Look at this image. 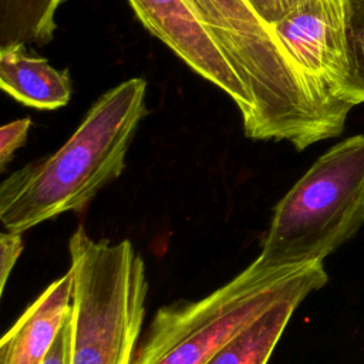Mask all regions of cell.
I'll list each match as a JSON object with an SVG mask.
<instances>
[{
  "instance_id": "5",
  "label": "cell",
  "mask_w": 364,
  "mask_h": 364,
  "mask_svg": "<svg viewBox=\"0 0 364 364\" xmlns=\"http://www.w3.org/2000/svg\"><path fill=\"white\" fill-rule=\"evenodd\" d=\"M364 225V135L324 152L277 202L256 260L323 262Z\"/></svg>"
},
{
  "instance_id": "9",
  "label": "cell",
  "mask_w": 364,
  "mask_h": 364,
  "mask_svg": "<svg viewBox=\"0 0 364 364\" xmlns=\"http://www.w3.org/2000/svg\"><path fill=\"white\" fill-rule=\"evenodd\" d=\"M26 44L0 46V87L18 102L55 109L71 98V80L67 70H57L46 58L26 53Z\"/></svg>"
},
{
  "instance_id": "10",
  "label": "cell",
  "mask_w": 364,
  "mask_h": 364,
  "mask_svg": "<svg viewBox=\"0 0 364 364\" xmlns=\"http://www.w3.org/2000/svg\"><path fill=\"white\" fill-rule=\"evenodd\" d=\"M307 296L301 291L274 303L229 338L205 364H267L293 313Z\"/></svg>"
},
{
  "instance_id": "12",
  "label": "cell",
  "mask_w": 364,
  "mask_h": 364,
  "mask_svg": "<svg viewBox=\"0 0 364 364\" xmlns=\"http://www.w3.org/2000/svg\"><path fill=\"white\" fill-rule=\"evenodd\" d=\"M346 41L350 67V94L364 102V0H344Z\"/></svg>"
},
{
  "instance_id": "4",
  "label": "cell",
  "mask_w": 364,
  "mask_h": 364,
  "mask_svg": "<svg viewBox=\"0 0 364 364\" xmlns=\"http://www.w3.org/2000/svg\"><path fill=\"white\" fill-rule=\"evenodd\" d=\"M327 280L323 262L274 267L255 259L206 297L161 307L134 364H205L270 306L296 293L310 294Z\"/></svg>"
},
{
  "instance_id": "14",
  "label": "cell",
  "mask_w": 364,
  "mask_h": 364,
  "mask_svg": "<svg viewBox=\"0 0 364 364\" xmlns=\"http://www.w3.org/2000/svg\"><path fill=\"white\" fill-rule=\"evenodd\" d=\"M24 249L20 232H4L0 235V291L6 289L9 276Z\"/></svg>"
},
{
  "instance_id": "3",
  "label": "cell",
  "mask_w": 364,
  "mask_h": 364,
  "mask_svg": "<svg viewBox=\"0 0 364 364\" xmlns=\"http://www.w3.org/2000/svg\"><path fill=\"white\" fill-rule=\"evenodd\" d=\"M68 250V364H134L148 294L144 259L129 240H95L84 226L70 237Z\"/></svg>"
},
{
  "instance_id": "8",
  "label": "cell",
  "mask_w": 364,
  "mask_h": 364,
  "mask_svg": "<svg viewBox=\"0 0 364 364\" xmlns=\"http://www.w3.org/2000/svg\"><path fill=\"white\" fill-rule=\"evenodd\" d=\"M73 274L54 280L18 317L0 343V364H43L71 311Z\"/></svg>"
},
{
  "instance_id": "7",
  "label": "cell",
  "mask_w": 364,
  "mask_h": 364,
  "mask_svg": "<svg viewBox=\"0 0 364 364\" xmlns=\"http://www.w3.org/2000/svg\"><path fill=\"white\" fill-rule=\"evenodd\" d=\"M142 26L191 70L222 90L237 107L243 128L253 115L249 91L191 0H128Z\"/></svg>"
},
{
  "instance_id": "15",
  "label": "cell",
  "mask_w": 364,
  "mask_h": 364,
  "mask_svg": "<svg viewBox=\"0 0 364 364\" xmlns=\"http://www.w3.org/2000/svg\"><path fill=\"white\" fill-rule=\"evenodd\" d=\"M70 355V316L61 326L43 364H68Z\"/></svg>"
},
{
  "instance_id": "13",
  "label": "cell",
  "mask_w": 364,
  "mask_h": 364,
  "mask_svg": "<svg viewBox=\"0 0 364 364\" xmlns=\"http://www.w3.org/2000/svg\"><path fill=\"white\" fill-rule=\"evenodd\" d=\"M31 127L30 118H20L4 124L0 128V168L4 171L7 164L11 161L14 152L21 148L28 135Z\"/></svg>"
},
{
  "instance_id": "1",
  "label": "cell",
  "mask_w": 364,
  "mask_h": 364,
  "mask_svg": "<svg viewBox=\"0 0 364 364\" xmlns=\"http://www.w3.org/2000/svg\"><path fill=\"white\" fill-rule=\"evenodd\" d=\"M146 81L134 77L104 92L54 154L13 172L0 185V220L26 232L65 212H81L117 179L139 122L148 114Z\"/></svg>"
},
{
  "instance_id": "2",
  "label": "cell",
  "mask_w": 364,
  "mask_h": 364,
  "mask_svg": "<svg viewBox=\"0 0 364 364\" xmlns=\"http://www.w3.org/2000/svg\"><path fill=\"white\" fill-rule=\"evenodd\" d=\"M249 91L253 115L245 135L287 141L297 151L337 136L340 128L314 101L304 78L249 0H191Z\"/></svg>"
},
{
  "instance_id": "6",
  "label": "cell",
  "mask_w": 364,
  "mask_h": 364,
  "mask_svg": "<svg viewBox=\"0 0 364 364\" xmlns=\"http://www.w3.org/2000/svg\"><path fill=\"white\" fill-rule=\"evenodd\" d=\"M274 31L318 107L344 128L350 94L344 0H303Z\"/></svg>"
},
{
  "instance_id": "11",
  "label": "cell",
  "mask_w": 364,
  "mask_h": 364,
  "mask_svg": "<svg viewBox=\"0 0 364 364\" xmlns=\"http://www.w3.org/2000/svg\"><path fill=\"white\" fill-rule=\"evenodd\" d=\"M64 0H0V46L48 44L55 33V14Z\"/></svg>"
}]
</instances>
